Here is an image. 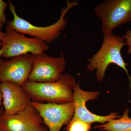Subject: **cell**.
I'll list each match as a JSON object with an SVG mask.
<instances>
[{
	"mask_svg": "<svg viewBox=\"0 0 131 131\" xmlns=\"http://www.w3.org/2000/svg\"><path fill=\"white\" fill-rule=\"evenodd\" d=\"M8 5L13 19L7 22L6 28L37 38L48 44L52 43L61 35L68 23L66 15L71 8L78 5V2L76 1H67L65 6L61 9L58 20L52 25L45 27L34 25L19 16L16 13L15 6L11 1H8Z\"/></svg>",
	"mask_w": 131,
	"mask_h": 131,
	"instance_id": "6da1fadb",
	"label": "cell"
},
{
	"mask_svg": "<svg viewBox=\"0 0 131 131\" xmlns=\"http://www.w3.org/2000/svg\"><path fill=\"white\" fill-rule=\"evenodd\" d=\"M125 45V40L119 35L113 33L104 35L103 42L99 50L87 60V69L90 72L96 70V79L98 81L101 82L105 78L106 70L109 65L111 64H116L126 73L131 90V77L127 69L128 64L124 61L121 53V49Z\"/></svg>",
	"mask_w": 131,
	"mask_h": 131,
	"instance_id": "7a4b0ae2",
	"label": "cell"
},
{
	"mask_svg": "<svg viewBox=\"0 0 131 131\" xmlns=\"http://www.w3.org/2000/svg\"><path fill=\"white\" fill-rule=\"evenodd\" d=\"M76 79L70 74H63L56 81L33 82L27 81L22 85L31 101L63 104L73 101V87Z\"/></svg>",
	"mask_w": 131,
	"mask_h": 131,
	"instance_id": "3957f363",
	"label": "cell"
},
{
	"mask_svg": "<svg viewBox=\"0 0 131 131\" xmlns=\"http://www.w3.org/2000/svg\"><path fill=\"white\" fill-rule=\"evenodd\" d=\"M94 12L102 22L103 35L131 22V0H106L96 5Z\"/></svg>",
	"mask_w": 131,
	"mask_h": 131,
	"instance_id": "277c9868",
	"label": "cell"
},
{
	"mask_svg": "<svg viewBox=\"0 0 131 131\" xmlns=\"http://www.w3.org/2000/svg\"><path fill=\"white\" fill-rule=\"evenodd\" d=\"M1 47L3 50L2 57L6 59L27 54L36 56L50 49L47 44L37 38L27 37L7 28L3 33Z\"/></svg>",
	"mask_w": 131,
	"mask_h": 131,
	"instance_id": "5b68a950",
	"label": "cell"
},
{
	"mask_svg": "<svg viewBox=\"0 0 131 131\" xmlns=\"http://www.w3.org/2000/svg\"><path fill=\"white\" fill-rule=\"evenodd\" d=\"M31 104L37 111L49 131H60L63 125L69 124L74 116L73 101L63 104L31 101Z\"/></svg>",
	"mask_w": 131,
	"mask_h": 131,
	"instance_id": "8992f818",
	"label": "cell"
},
{
	"mask_svg": "<svg viewBox=\"0 0 131 131\" xmlns=\"http://www.w3.org/2000/svg\"><path fill=\"white\" fill-rule=\"evenodd\" d=\"M66 68L64 57H52L43 52L35 56L28 81L37 83L56 81L63 74Z\"/></svg>",
	"mask_w": 131,
	"mask_h": 131,
	"instance_id": "52a82bcc",
	"label": "cell"
},
{
	"mask_svg": "<svg viewBox=\"0 0 131 131\" xmlns=\"http://www.w3.org/2000/svg\"><path fill=\"white\" fill-rule=\"evenodd\" d=\"M35 55L27 54L9 59L0 58V81L22 86L28 81L33 66Z\"/></svg>",
	"mask_w": 131,
	"mask_h": 131,
	"instance_id": "ba28073f",
	"label": "cell"
},
{
	"mask_svg": "<svg viewBox=\"0 0 131 131\" xmlns=\"http://www.w3.org/2000/svg\"><path fill=\"white\" fill-rule=\"evenodd\" d=\"M43 122L37 111L31 105L14 114L0 116V131H37Z\"/></svg>",
	"mask_w": 131,
	"mask_h": 131,
	"instance_id": "9c48e42d",
	"label": "cell"
},
{
	"mask_svg": "<svg viewBox=\"0 0 131 131\" xmlns=\"http://www.w3.org/2000/svg\"><path fill=\"white\" fill-rule=\"evenodd\" d=\"M73 102L74 113L73 118L83 122L92 124L94 122L104 124L112 119L119 118L121 116L118 113L113 112L106 116L95 114L87 108L86 103L90 100H94L99 96V91H87L81 89L80 83L78 82L73 87Z\"/></svg>",
	"mask_w": 131,
	"mask_h": 131,
	"instance_id": "30bf717a",
	"label": "cell"
},
{
	"mask_svg": "<svg viewBox=\"0 0 131 131\" xmlns=\"http://www.w3.org/2000/svg\"><path fill=\"white\" fill-rule=\"evenodd\" d=\"M1 90L5 114H16L30 104L31 99L21 85L10 82H2Z\"/></svg>",
	"mask_w": 131,
	"mask_h": 131,
	"instance_id": "8fae6325",
	"label": "cell"
},
{
	"mask_svg": "<svg viewBox=\"0 0 131 131\" xmlns=\"http://www.w3.org/2000/svg\"><path fill=\"white\" fill-rule=\"evenodd\" d=\"M129 109L126 108L119 118L111 120L107 123L96 126L95 129L106 131H131V118L128 116Z\"/></svg>",
	"mask_w": 131,
	"mask_h": 131,
	"instance_id": "7c38bea8",
	"label": "cell"
},
{
	"mask_svg": "<svg viewBox=\"0 0 131 131\" xmlns=\"http://www.w3.org/2000/svg\"><path fill=\"white\" fill-rule=\"evenodd\" d=\"M91 124L72 118L67 125L66 131H90Z\"/></svg>",
	"mask_w": 131,
	"mask_h": 131,
	"instance_id": "4fadbf2b",
	"label": "cell"
},
{
	"mask_svg": "<svg viewBox=\"0 0 131 131\" xmlns=\"http://www.w3.org/2000/svg\"><path fill=\"white\" fill-rule=\"evenodd\" d=\"M7 3L2 0H0V24L4 25L6 23L7 16L5 13Z\"/></svg>",
	"mask_w": 131,
	"mask_h": 131,
	"instance_id": "5bb4252c",
	"label": "cell"
},
{
	"mask_svg": "<svg viewBox=\"0 0 131 131\" xmlns=\"http://www.w3.org/2000/svg\"><path fill=\"white\" fill-rule=\"evenodd\" d=\"M122 38L125 40L126 45L128 47L127 54H131V30L128 28L125 34L122 36Z\"/></svg>",
	"mask_w": 131,
	"mask_h": 131,
	"instance_id": "9a60e30c",
	"label": "cell"
},
{
	"mask_svg": "<svg viewBox=\"0 0 131 131\" xmlns=\"http://www.w3.org/2000/svg\"><path fill=\"white\" fill-rule=\"evenodd\" d=\"M2 82L0 81V115L2 113V110L1 109L2 105L3 103V95L1 90Z\"/></svg>",
	"mask_w": 131,
	"mask_h": 131,
	"instance_id": "2e32d148",
	"label": "cell"
},
{
	"mask_svg": "<svg viewBox=\"0 0 131 131\" xmlns=\"http://www.w3.org/2000/svg\"><path fill=\"white\" fill-rule=\"evenodd\" d=\"M3 26V25L0 24V47L1 46L2 42V38L3 37V33H4L2 31Z\"/></svg>",
	"mask_w": 131,
	"mask_h": 131,
	"instance_id": "e0dca14e",
	"label": "cell"
},
{
	"mask_svg": "<svg viewBox=\"0 0 131 131\" xmlns=\"http://www.w3.org/2000/svg\"><path fill=\"white\" fill-rule=\"evenodd\" d=\"M37 131H49V130L47 127L45 126H44L43 125L41 126L40 129Z\"/></svg>",
	"mask_w": 131,
	"mask_h": 131,
	"instance_id": "ac0fdd59",
	"label": "cell"
},
{
	"mask_svg": "<svg viewBox=\"0 0 131 131\" xmlns=\"http://www.w3.org/2000/svg\"><path fill=\"white\" fill-rule=\"evenodd\" d=\"M3 53V49H0V58L2 56Z\"/></svg>",
	"mask_w": 131,
	"mask_h": 131,
	"instance_id": "d6986e66",
	"label": "cell"
},
{
	"mask_svg": "<svg viewBox=\"0 0 131 131\" xmlns=\"http://www.w3.org/2000/svg\"><path fill=\"white\" fill-rule=\"evenodd\" d=\"M1 115H0V116H1Z\"/></svg>",
	"mask_w": 131,
	"mask_h": 131,
	"instance_id": "ffe728a7",
	"label": "cell"
}]
</instances>
